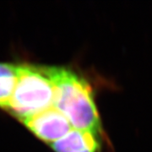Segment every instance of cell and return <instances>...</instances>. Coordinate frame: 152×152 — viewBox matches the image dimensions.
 I'll list each match as a JSON object with an SVG mask.
<instances>
[{
  "instance_id": "obj_1",
  "label": "cell",
  "mask_w": 152,
  "mask_h": 152,
  "mask_svg": "<svg viewBox=\"0 0 152 152\" xmlns=\"http://www.w3.org/2000/svg\"><path fill=\"white\" fill-rule=\"evenodd\" d=\"M53 84V107L65 116L73 129L104 139L102 120L90 83L70 69L48 67Z\"/></svg>"
},
{
  "instance_id": "obj_2",
  "label": "cell",
  "mask_w": 152,
  "mask_h": 152,
  "mask_svg": "<svg viewBox=\"0 0 152 152\" xmlns=\"http://www.w3.org/2000/svg\"><path fill=\"white\" fill-rule=\"evenodd\" d=\"M53 84L48 67L18 65V79L8 110L22 122L53 106Z\"/></svg>"
},
{
  "instance_id": "obj_3",
  "label": "cell",
  "mask_w": 152,
  "mask_h": 152,
  "mask_svg": "<svg viewBox=\"0 0 152 152\" xmlns=\"http://www.w3.org/2000/svg\"><path fill=\"white\" fill-rule=\"evenodd\" d=\"M22 123L33 134L49 144L62 139L73 129L68 118L53 106L23 120Z\"/></svg>"
},
{
  "instance_id": "obj_4",
  "label": "cell",
  "mask_w": 152,
  "mask_h": 152,
  "mask_svg": "<svg viewBox=\"0 0 152 152\" xmlns=\"http://www.w3.org/2000/svg\"><path fill=\"white\" fill-rule=\"evenodd\" d=\"M102 140L90 132L73 129L64 137L50 144L55 152H99Z\"/></svg>"
},
{
  "instance_id": "obj_5",
  "label": "cell",
  "mask_w": 152,
  "mask_h": 152,
  "mask_svg": "<svg viewBox=\"0 0 152 152\" xmlns=\"http://www.w3.org/2000/svg\"><path fill=\"white\" fill-rule=\"evenodd\" d=\"M18 79V65L0 63V107L7 109Z\"/></svg>"
}]
</instances>
